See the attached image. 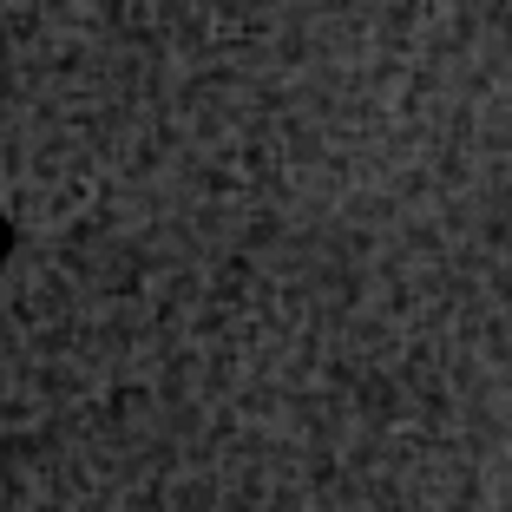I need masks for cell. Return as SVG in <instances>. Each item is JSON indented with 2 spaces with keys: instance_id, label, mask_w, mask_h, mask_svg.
I'll use <instances>...</instances> for the list:
<instances>
[{
  "instance_id": "cell-1",
  "label": "cell",
  "mask_w": 512,
  "mask_h": 512,
  "mask_svg": "<svg viewBox=\"0 0 512 512\" xmlns=\"http://www.w3.org/2000/svg\"><path fill=\"white\" fill-rule=\"evenodd\" d=\"M0 243H7V230H0Z\"/></svg>"
}]
</instances>
